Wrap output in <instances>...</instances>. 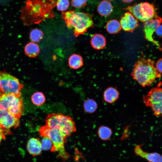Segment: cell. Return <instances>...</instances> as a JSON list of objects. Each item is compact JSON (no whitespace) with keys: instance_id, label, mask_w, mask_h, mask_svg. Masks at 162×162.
Masks as SVG:
<instances>
[{"instance_id":"1","label":"cell","mask_w":162,"mask_h":162,"mask_svg":"<svg viewBox=\"0 0 162 162\" xmlns=\"http://www.w3.org/2000/svg\"><path fill=\"white\" fill-rule=\"evenodd\" d=\"M57 0H26L21 10L20 18L25 25L38 24L44 19L54 16L52 8Z\"/></svg>"},{"instance_id":"2","label":"cell","mask_w":162,"mask_h":162,"mask_svg":"<svg viewBox=\"0 0 162 162\" xmlns=\"http://www.w3.org/2000/svg\"><path fill=\"white\" fill-rule=\"evenodd\" d=\"M133 78L143 87L152 85L161 77L157 70L154 61L149 58L140 57L134 64L131 74Z\"/></svg>"},{"instance_id":"3","label":"cell","mask_w":162,"mask_h":162,"mask_svg":"<svg viewBox=\"0 0 162 162\" xmlns=\"http://www.w3.org/2000/svg\"><path fill=\"white\" fill-rule=\"evenodd\" d=\"M61 16L67 27L73 29L74 34L76 37L83 34L88 28L93 26L91 17L86 13L68 10L62 12Z\"/></svg>"},{"instance_id":"4","label":"cell","mask_w":162,"mask_h":162,"mask_svg":"<svg viewBox=\"0 0 162 162\" xmlns=\"http://www.w3.org/2000/svg\"><path fill=\"white\" fill-rule=\"evenodd\" d=\"M45 122L48 127L57 130L66 138L76 131L75 124L73 119L61 114H49L46 117Z\"/></svg>"},{"instance_id":"5","label":"cell","mask_w":162,"mask_h":162,"mask_svg":"<svg viewBox=\"0 0 162 162\" xmlns=\"http://www.w3.org/2000/svg\"><path fill=\"white\" fill-rule=\"evenodd\" d=\"M39 133L41 136H47L52 141L53 145L51 150L52 152H57L59 156L63 160H66L70 157L64 147L66 138L59 131L50 128L45 125L40 127Z\"/></svg>"},{"instance_id":"6","label":"cell","mask_w":162,"mask_h":162,"mask_svg":"<svg viewBox=\"0 0 162 162\" xmlns=\"http://www.w3.org/2000/svg\"><path fill=\"white\" fill-rule=\"evenodd\" d=\"M21 94V93L2 94L0 96V109L8 111L19 119L24 110Z\"/></svg>"},{"instance_id":"7","label":"cell","mask_w":162,"mask_h":162,"mask_svg":"<svg viewBox=\"0 0 162 162\" xmlns=\"http://www.w3.org/2000/svg\"><path fill=\"white\" fill-rule=\"evenodd\" d=\"M124 9L128 10L136 19L143 22L157 16L154 6L148 2L129 6Z\"/></svg>"},{"instance_id":"8","label":"cell","mask_w":162,"mask_h":162,"mask_svg":"<svg viewBox=\"0 0 162 162\" xmlns=\"http://www.w3.org/2000/svg\"><path fill=\"white\" fill-rule=\"evenodd\" d=\"M159 84L143 97L146 106L149 107L156 116H162V88Z\"/></svg>"},{"instance_id":"9","label":"cell","mask_w":162,"mask_h":162,"mask_svg":"<svg viewBox=\"0 0 162 162\" xmlns=\"http://www.w3.org/2000/svg\"><path fill=\"white\" fill-rule=\"evenodd\" d=\"M23 85L15 77L4 71L0 70V92L2 94H19Z\"/></svg>"},{"instance_id":"10","label":"cell","mask_w":162,"mask_h":162,"mask_svg":"<svg viewBox=\"0 0 162 162\" xmlns=\"http://www.w3.org/2000/svg\"><path fill=\"white\" fill-rule=\"evenodd\" d=\"M19 124V118L8 111L0 109V128L5 131L6 135L11 134L10 128H17Z\"/></svg>"},{"instance_id":"11","label":"cell","mask_w":162,"mask_h":162,"mask_svg":"<svg viewBox=\"0 0 162 162\" xmlns=\"http://www.w3.org/2000/svg\"><path fill=\"white\" fill-rule=\"evenodd\" d=\"M162 22V18L157 16L153 19L146 21L144 24L145 38L154 44L160 50H162L160 44L154 39L152 35L157 27Z\"/></svg>"},{"instance_id":"12","label":"cell","mask_w":162,"mask_h":162,"mask_svg":"<svg viewBox=\"0 0 162 162\" xmlns=\"http://www.w3.org/2000/svg\"><path fill=\"white\" fill-rule=\"evenodd\" d=\"M120 22L121 27L124 30L131 32H133L139 25L137 19L128 12L124 14Z\"/></svg>"},{"instance_id":"13","label":"cell","mask_w":162,"mask_h":162,"mask_svg":"<svg viewBox=\"0 0 162 162\" xmlns=\"http://www.w3.org/2000/svg\"><path fill=\"white\" fill-rule=\"evenodd\" d=\"M136 155L144 158L149 162H162V155L157 152L148 153L144 151L140 145H136L134 149Z\"/></svg>"},{"instance_id":"14","label":"cell","mask_w":162,"mask_h":162,"mask_svg":"<svg viewBox=\"0 0 162 162\" xmlns=\"http://www.w3.org/2000/svg\"><path fill=\"white\" fill-rule=\"evenodd\" d=\"M26 148L29 153L33 156L40 155L42 149L39 139L34 137L30 138L27 143Z\"/></svg>"},{"instance_id":"15","label":"cell","mask_w":162,"mask_h":162,"mask_svg":"<svg viewBox=\"0 0 162 162\" xmlns=\"http://www.w3.org/2000/svg\"><path fill=\"white\" fill-rule=\"evenodd\" d=\"M119 95V92L116 88L109 87L107 88L104 92V99L108 103H112L117 100Z\"/></svg>"},{"instance_id":"16","label":"cell","mask_w":162,"mask_h":162,"mask_svg":"<svg viewBox=\"0 0 162 162\" xmlns=\"http://www.w3.org/2000/svg\"><path fill=\"white\" fill-rule=\"evenodd\" d=\"M91 44L94 48L97 50L101 49L106 45V40L102 35L99 34H95L92 37Z\"/></svg>"},{"instance_id":"17","label":"cell","mask_w":162,"mask_h":162,"mask_svg":"<svg viewBox=\"0 0 162 162\" xmlns=\"http://www.w3.org/2000/svg\"><path fill=\"white\" fill-rule=\"evenodd\" d=\"M98 13L101 16H109L113 11V7L109 1H103L98 4L97 8Z\"/></svg>"},{"instance_id":"18","label":"cell","mask_w":162,"mask_h":162,"mask_svg":"<svg viewBox=\"0 0 162 162\" xmlns=\"http://www.w3.org/2000/svg\"><path fill=\"white\" fill-rule=\"evenodd\" d=\"M26 55L29 57L34 58L37 56L40 51L38 45L33 42H30L27 44L24 49Z\"/></svg>"},{"instance_id":"19","label":"cell","mask_w":162,"mask_h":162,"mask_svg":"<svg viewBox=\"0 0 162 162\" xmlns=\"http://www.w3.org/2000/svg\"><path fill=\"white\" fill-rule=\"evenodd\" d=\"M69 67L72 69H77L83 65V61L80 55L74 54L69 57L68 60Z\"/></svg>"},{"instance_id":"20","label":"cell","mask_w":162,"mask_h":162,"mask_svg":"<svg viewBox=\"0 0 162 162\" xmlns=\"http://www.w3.org/2000/svg\"><path fill=\"white\" fill-rule=\"evenodd\" d=\"M122 28L120 23L117 20H111L109 21L106 25V29L108 32L111 34L118 33Z\"/></svg>"},{"instance_id":"21","label":"cell","mask_w":162,"mask_h":162,"mask_svg":"<svg viewBox=\"0 0 162 162\" xmlns=\"http://www.w3.org/2000/svg\"><path fill=\"white\" fill-rule=\"evenodd\" d=\"M112 133V130L110 128L104 126L99 127L98 131L99 137L104 141L109 140L110 138Z\"/></svg>"},{"instance_id":"22","label":"cell","mask_w":162,"mask_h":162,"mask_svg":"<svg viewBox=\"0 0 162 162\" xmlns=\"http://www.w3.org/2000/svg\"><path fill=\"white\" fill-rule=\"evenodd\" d=\"M31 100L33 103L37 106L43 105L46 101L45 97L41 92L34 93L31 96Z\"/></svg>"},{"instance_id":"23","label":"cell","mask_w":162,"mask_h":162,"mask_svg":"<svg viewBox=\"0 0 162 162\" xmlns=\"http://www.w3.org/2000/svg\"><path fill=\"white\" fill-rule=\"evenodd\" d=\"M83 107L84 110L89 113H92L95 112L98 107L96 102L92 99H88L84 102Z\"/></svg>"},{"instance_id":"24","label":"cell","mask_w":162,"mask_h":162,"mask_svg":"<svg viewBox=\"0 0 162 162\" xmlns=\"http://www.w3.org/2000/svg\"><path fill=\"white\" fill-rule=\"evenodd\" d=\"M44 34L40 30L37 28L32 29L30 33V38L33 42H39L43 38Z\"/></svg>"},{"instance_id":"25","label":"cell","mask_w":162,"mask_h":162,"mask_svg":"<svg viewBox=\"0 0 162 162\" xmlns=\"http://www.w3.org/2000/svg\"><path fill=\"white\" fill-rule=\"evenodd\" d=\"M41 140V143L42 149L44 151H51L53 146L51 140L48 137L44 136Z\"/></svg>"},{"instance_id":"26","label":"cell","mask_w":162,"mask_h":162,"mask_svg":"<svg viewBox=\"0 0 162 162\" xmlns=\"http://www.w3.org/2000/svg\"><path fill=\"white\" fill-rule=\"evenodd\" d=\"M70 3L68 0H57L56 6L59 11L64 12L69 7Z\"/></svg>"},{"instance_id":"27","label":"cell","mask_w":162,"mask_h":162,"mask_svg":"<svg viewBox=\"0 0 162 162\" xmlns=\"http://www.w3.org/2000/svg\"><path fill=\"white\" fill-rule=\"evenodd\" d=\"M87 0H71L72 6L76 8H80L85 6Z\"/></svg>"},{"instance_id":"28","label":"cell","mask_w":162,"mask_h":162,"mask_svg":"<svg viewBox=\"0 0 162 162\" xmlns=\"http://www.w3.org/2000/svg\"><path fill=\"white\" fill-rule=\"evenodd\" d=\"M155 67L158 71L160 74H162V57L158 60Z\"/></svg>"},{"instance_id":"29","label":"cell","mask_w":162,"mask_h":162,"mask_svg":"<svg viewBox=\"0 0 162 162\" xmlns=\"http://www.w3.org/2000/svg\"><path fill=\"white\" fill-rule=\"evenodd\" d=\"M155 32L159 37L162 38V25L160 24L157 27Z\"/></svg>"},{"instance_id":"30","label":"cell","mask_w":162,"mask_h":162,"mask_svg":"<svg viewBox=\"0 0 162 162\" xmlns=\"http://www.w3.org/2000/svg\"><path fill=\"white\" fill-rule=\"evenodd\" d=\"M6 135V134L5 131L0 128V145L2 141L5 138Z\"/></svg>"},{"instance_id":"31","label":"cell","mask_w":162,"mask_h":162,"mask_svg":"<svg viewBox=\"0 0 162 162\" xmlns=\"http://www.w3.org/2000/svg\"><path fill=\"white\" fill-rule=\"evenodd\" d=\"M133 0H122L124 2L126 3H130L133 1Z\"/></svg>"},{"instance_id":"32","label":"cell","mask_w":162,"mask_h":162,"mask_svg":"<svg viewBox=\"0 0 162 162\" xmlns=\"http://www.w3.org/2000/svg\"><path fill=\"white\" fill-rule=\"evenodd\" d=\"M104 0L106 1H112L113 0Z\"/></svg>"},{"instance_id":"33","label":"cell","mask_w":162,"mask_h":162,"mask_svg":"<svg viewBox=\"0 0 162 162\" xmlns=\"http://www.w3.org/2000/svg\"></svg>"}]
</instances>
